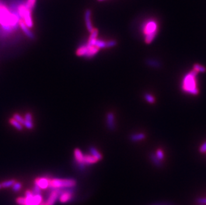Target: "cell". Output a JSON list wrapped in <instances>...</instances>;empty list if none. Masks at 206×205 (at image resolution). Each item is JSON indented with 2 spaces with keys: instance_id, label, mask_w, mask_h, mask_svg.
I'll list each match as a JSON object with an SVG mask.
<instances>
[{
  "instance_id": "obj_1",
  "label": "cell",
  "mask_w": 206,
  "mask_h": 205,
  "mask_svg": "<svg viewBox=\"0 0 206 205\" xmlns=\"http://www.w3.org/2000/svg\"><path fill=\"white\" fill-rule=\"evenodd\" d=\"M198 73L194 69L188 73L184 76L182 81L181 89L188 94L196 95L199 93V89L197 87V75Z\"/></svg>"
},
{
  "instance_id": "obj_2",
  "label": "cell",
  "mask_w": 206,
  "mask_h": 205,
  "mask_svg": "<svg viewBox=\"0 0 206 205\" xmlns=\"http://www.w3.org/2000/svg\"><path fill=\"white\" fill-rule=\"evenodd\" d=\"M142 32L145 36V42L151 43L158 33V23L155 20H148L143 24Z\"/></svg>"
},
{
  "instance_id": "obj_3",
  "label": "cell",
  "mask_w": 206,
  "mask_h": 205,
  "mask_svg": "<svg viewBox=\"0 0 206 205\" xmlns=\"http://www.w3.org/2000/svg\"><path fill=\"white\" fill-rule=\"evenodd\" d=\"M77 182L73 179H53L50 180L49 188L54 189H72L76 186Z\"/></svg>"
},
{
  "instance_id": "obj_4",
  "label": "cell",
  "mask_w": 206,
  "mask_h": 205,
  "mask_svg": "<svg viewBox=\"0 0 206 205\" xmlns=\"http://www.w3.org/2000/svg\"><path fill=\"white\" fill-rule=\"evenodd\" d=\"M100 49L95 46H89L88 43L79 47L76 51V55L79 57L92 58L98 53Z\"/></svg>"
},
{
  "instance_id": "obj_5",
  "label": "cell",
  "mask_w": 206,
  "mask_h": 205,
  "mask_svg": "<svg viewBox=\"0 0 206 205\" xmlns=\"http://www.w3.org/2000/svg\"><path fill=\"white\" fill-rule=\"evenodd\" d=\"M25 198V205H39L43 202V198L41 194H34L31 190L26 191Z\"/></svg>"
},
{
  "instance_id": "obj_6",
  "label": "cell",
  "mask_w": 206,
  "mask_h": 205,
  "mask_svg": "<svg viewBox=\"0 0 206 205\" xmlns=\"http://www.w3.org/2000/svg\"><path fill=\"white\" fill-rule=\"evenodd\" d=\"M19 13L21 16L23 18V22L25 23L26 25L29 27V28H31L33 26L32 18H31V11L29 9L26 8V7H22L19 9Z\"/></svg>"
},
{
  "instance_id": "obj_7",
  "label": "cell",
  "mask_w": 206,
  "mask_h": 205,
  "mask_svg": "<svg viewBox=\"0 0 206 205\" xmlns=\"http://www.w3.org/2000/svg\"><path fill=\"white\" fill-rule=\"evenodd\" d=\"M72 189H65L61 190L59 196V200L60 201V203H67L73 199V196H74V190Z\"/></svg>"
},
{
  "instance_id": "obj_8",
  "label": "cell",
  "mask_w": 206,
  "mask_h": 205,
  "mask_svg": "<svg viewBox=\"0 0 206 205\" xmlns=\"http://www.w3.org/2000/svg\"><path fill=\"white\" fill-rule=\"evenodd\" d=\"M60 189H54L51 191L47 198L46 202H45V205H54L56 201L59 199V194H60Z\"/></svg>"
},
{
  "instance_id": "obj_9",
  "label": "cell",
  "mask_w": 206,
  "mask_h": 205,
  "mask_svg": "<svg viewBox=\"0 0 206 205\" xmlns=\"http://www.w3.org/2000/svg\"><path fill=\"white\" fill-rule=\"evenodd\" d=\"M50 180L46 177H40V178H37L35 180V185L41 190V189H46L49 188V185H50Z\"/></svg>"
},
{
  "instance_id": "obj_10",
  "label": "cell",
  "mask_w": 206,
  "mask_h": 205,
  "mask_svg": "<svg viewBox=\"0 0 206 205\" xmlns=\"http://www.w3.org/2000/svg\"><path fill=\"white\" fill-rule=\"evenodd\" d=\"M74 153L76 162L78 163L80 168L82 169H83L86 165L84 164V162H83V154L82 153V151L78 148H76L75 149Z\"/></svg>"
},
{
  "instance_id": "obj_11",
  "label": "cell",
  "mask_w": 206,
  "mask_h": 205,
  "mask_svg": "<svg viewBox=\"0 0 206 205\" xmlns=\"http://www.w3.org/2000/svg\"><path fill=\"white\" fill-rule=\"evenodd\" d=\"M107 127L110 130H114L116 128V121H115L114 114L111 112L108 113L106 115Z\"/></svg>"
},
{
  "instance_id": "obj_12",
  "label": "cell",
  "mask_w": 206,
  "mask_h": 205,
  "mask_svg": "<svg viewBox=\"0 0 206 205\" xmlns=\"http://www.w3.org/2000/svg\"><path fill=\"white\" fill-rule=\"evenodd\" d=\"M91 15H92V12L90 9H86L85 12V22L86 26L87 27V29L88 30L89 32H92L93 30V27L92 23V20H91Z\"/></svg>"
},
{
  "instance_id": "obj_13",
  "label": "cell",
  "mask_w": 206,
  "mask_h": 205,
  "mask_svg": "<svg viewBox=\"0 0 206 205\" xmlns=\"http://www.w3.org/2000/svg\"><path fill=\"white\" fill-rule=\"evenodd\" d=\"M19 26L21 27V29L23 32V33L26 34V36L29 37L30 39H35V35L33 34V33L31 32V31L29 29V27H27L25 23H24L22 20H21L19 22Z\"/></svg>"
},
{
  "instance_id": "obj_14",
  "label": "cell",
  "mask_w": 206,
  "mask_h": 205,
  "mask_svg": "<svg viewBox=\"0 0 206 205\" xmlns=\"http://www.w3.org/2000/svg\"><path fill=\"white\" fill-rule=\"evenodd\" d=\"M87 43L89 45V46H95L98 49H100V50H101V49L106 48V41H104L101 39H96L92 41H90V42H88V43Z\"/></svg>"
},
{
  "instance_id": "obj_15",
  "label": "cell",
  "mask_w": 206,
  "mask_h": 205,
  "mask_svg": "<svg viewBox=\"0 0 206 205\" xmlns=\"http://www.w3.org/2000/svg\"><path fill=\"white\" fill-rule=\"evenodd\" d=\"M97 161V160L93 157L91 155H83V162L85 165H92L95 164Z\"/></svg>"
},
{
  "instance_id": "obj_16",
  "label": "cell",
  "mask_w": 206,
  "mask_h": 205,
  "mask_svg": "<svg viewBox=\"0 0 206 205\" xmlns=\"http://www.w3.org/2000/svg\"><path fill=\"white\" fill-rule=\"evenodd\" d=\"M89 152H90V155H92L93 157H95L97 161H100V160L102 159V155L100 153V152L97 151V149L93 147H89Z\"/></svg>"
},
{
  "instance_id": "obj_17",
  "label": "cell",
  "mask_w": 206,
  "mask_h": 205,
  "mask_svg": "<svg viewBox=\"0 0 206 205\" xmlns=\"http://www.w3.org/2000/svg\"><path fill=\"white\" fill-rule=\"evenodd\" d=\"M145 138V135L144 133H135L132 134L130 136V140L133 142H138L139 141L144 140Z\"/></svg>"
},
{
  "instance_id": "obj_18",
  "label": "cell",
  "mask_w": 206,
  "mask_h": 205,
  "mask_svg": "<svg viewBox=\"0 0 206 205\" xmlns=\"http://www.w3.org/2000/svg\"><path fill=\"white\" fill-rule=\"evenodd\" d=\"M9 123L12 125L13 127H14L18 131H22L23 128V125L19 123L18 121H17L16 119H13V118H12V119H9Z\"/></svg>"
},
{
  "instance_id": "obj_19",
  "label": "cell",
  "mask_w": 206,
  "mask_h": 205,
  "mask_svg": "<svg viewBox=\"0 0 206 205\" xmlns=\"http://www.w3.org/2000/svg\"><path fill=\"white\" fill-rule=\"evenodd\" d=\"M149 157H150V159H151V161L153 162V164H154L155 166L159 167V166H161L162 165V161H160V160L158 157H157V156L155 155V154L150 153Z\"/></svg>"
},
{
  "instance_id": "obj_20",
  "label": "cell",
  "mask_w": 206,
  "mask_h": 205,
  "mask_svg": "<svg viewBox=\"0 0 206 205\" xmlns=\"http://www.w3.org/2000/svg\"><path fill=\"white\" fill-rule=\"evenodd\" d=\"M16 181L15 180L11 179V180H5V181H3L1 185L2 188H9V187L12 186L13 185H14Z\"/></svg>"
},
{
  "instance_id": "obj_21",
  "label": "cell",
  "mask_w": 206,
  "mask_h": 205,
  "mask_svg": "<svg viewBox=\"0 0 206 205\" xmlns=\"http://www.w3.org/2000/svg\"><path fill=\"white\" fill-rule=\"evenodd\" d=\"M146 63H147L149 66H151V67H157L158 68L159 67H160V64L159 62L157 60H148L146 61Z\"/></svg>"
},
{
  "instance_id": "obj_22",
  "label": "cell",
  "mask_w": 206,
  "mask_h": 205,
  "mask_svg": "<svg viewBox=\"0 0 206 205\" xmlns=\"http://www.w3.org/2000/svg\"><path fill=\"white\" fill-rule=\"evenodd\" d=\"M195 71H196L197 73L201 72V73H205L206 71V68L204 67V65H201L200 64H194V69Z\"/></svg>"
},
{
  "instance_id": "obj_23",
  "label": "cell",
  "mask_w": 206,
  "mask_h": 205,
  "mask_svg": "<svg viewBox=\"0 0 206 205\" xmlns=\"http://www.w3.org/2000/svg\"><path fill=\"white\" fill-rule=\"evenodd\" d=\"M36 0H27V3H26V8L29 9L30 11L31 12V10H32L34 8L35 4H36Z\"/></svg>"
},
{
  "instance_id": "obj_24",
  "label": "cell",
  "mask_w": 206,
  "mask_h": 205,
  "mask_svg": "<svg viewBox=\"0 0 206 205\" xmlns=\"http://www.w3.org/2000/svg\"><path fill=\"white\" fill-rule=\"evenodd\" d=\"M97 35H98V30L96 29H93L92 32H91V35H90V37L89 38L88 42H90V41H92L93 40L96 39L97 37Z\"/></svg>"
},
{
  "instance_id": "obj_25",
  "label": "cell",
  "mask_w": 206,
  "mask_h": 205,
  "mask_svg": "<svg viewBox=\"0 0 206 205\" xmlns=\"http://www.w3.org/2000/svg\"><path fill=\"white\" fill-rule=\"evenodd\" d=\"M144 98L149 103L152 104V103H155L154 97L151 94H149V93H145V94L144 95Z\"/></svg>"
},
{
  "instance_id": "obj_26",
  "label": "cell",
  "mask_w": 206,
  "mask_h": 205,
  "mask_svg": "<svg viewBox=\"0 0 206 205\" xmlns=\"http://www.w3.org/2000/svg\"><path fill=\"white\" fill-rule=\"evenodd\" d=\"M13 118L14 119H16L17 121H18L19 123H20L22 125H24V123H25V119H24V118H23L22 116L20 115V114H17V113H15L13 114Z\"/></svg>"
},
{
  "instance_id": "obj_27",
  "label": "cell",
  "mask_w": 206,
  "mask_h": 205,
  "mask_svg": "<svg viewBox=\"0 0 206 205\" xmlns=\"http://www.w3.org/2000/svg\"><path fill=\"white\" fill-rule=\"evenodd\" d=\"M155 155L161 161H162L163 159H164V153H163V151L161 150V149H158V150H157Z\"/></svg>"
},
{
  "instance_id": "obj_28",
  "label": "cell",
  "mask_w": 206,
  "mask_h": 205,
  "mask_svg": "<svg viewBox=\"0 0 206 205\" xmlns=\"http://www.w3.org/2000/svg\"><path fill=\"white\" fill-rule=\"evenodd\" d=\"M21 189H22V185L18 182H16L14 185L12 186V189L13 191H15V192H18Z\"/></svg>"
},
{
  "instance_id": "obj_29",
  "label": "cell",
  "mask_w": 206,
  "mask_h": 205,
  "mask_svg": "<svg viewBox=\"0 0 206 205\" xmlns=\"http://www.w3.org/2000/svg\"><path fill=\"white\" fill-rule=\"evenodd\" d=\"M117 45V41L114 40H111L106 41V48H110L116 46Z\"/></svg>"
},
{
  "instance_id": "obj_30",
  "label": "cell",
  "mask_w": 206,
  "mask_h": 205,
  "mask_svg": "<svg viewBox=\"0 0 206 205\" xmlns=\"http://www.w3.org/2000/svg\"><path fill=\"white\" fill-rule=\"evenodd\" d=\"M16 203L20 205L26 204V198L25 197H18L16 200Z\"/></svg>"
},
{
  "instance_id": "obj_31",
  "label": "cell",
  "mask_w": 206,
  "mask_h": 205,
  "mask_svg": "<svg viewBox=\"0 0 206 205\" xmlns=\"http://www.w3.org/2000/svg\"><path fill=\"white\" fill-rule=\"evenodd\" d=\"M33 118H32V114L30 113H27L25 115V117H24V119L25 121H33Z\"/></svg>"
},
{
  "instance_id": "obj_32",
  "label": "cell",
  "mask_w": 206,
  "mask_h": 205,
  "mask_svg": "<svg viewBox=\"0 0 206 205\" xmlns=\"http://www.w3.org/2000/svg\"><path fill=\"white\" fill-rule=\"evenodd\" d=\"M196 201L200 204H206V198H198Z\"/></svg>"
},
{
  "instance_id": "obj_33",
  "label": "cell",
  "mask_w": 206,
  "mask_h": 205,
  "mask_svg": "<svg viewBox=\"0 0 206 205\" xmlns=\"http://www.w3.org/2000/svg\"><path fill=\"white\" fill-rule=\"evenodd\" d=\"M200 152H201V153L206 152V141L201 145V147H200Z\"/></svg>"
},
{
  "instance_id": "obj_34",
  "label": "cell",
  "mask_w": 206,
  "mask_h": 205,
  "mask_svg": "<svg viewBox=\"0 0 206 205\" xmlns=\"http://www.w3.org/2000/svg\"><path fill=\"white\" fill-rule=\"evenodd\" d=\"M39 205H45V203H44V202H42L41 203H40Z\"/></svg>"
},
{
  "instance_id": "obj_35",
  "label": "cell",
  "mask_w": 206,
  "mask_h": 205,
  "mask_svg": "<svg viewBox=\"0 0 206 205\" xmlns=\"http://www.w3.org/2000/svg\"><path fill=\"white\" fill-rule=\"evenodd\" d=\"M97 1H98V2H103V1H105V0H97Z\"/></svg>"
},
{
  "instance_id": "obj_36",
  "label": "cell",
  "mask_w": 206,
  "mask_h": 205,
  "mask_svg": "<svg viewBox=\"0 0 206 205\" xmlns=\"http://www.w3.org/2000/svg\"><path fill=\"white\" fill-rule=\"evenodd\" d=\"M1 188H2V185H1V184H0V189H1Z\"/></svg>"
},
{
  "instance_id": "obj_37",
  "label": "cell",
  "mask_w": 206,
  "mask_h": 205,
  "mask_svg": "<svg viewBox=\"0 0 206 205\" xmlns=\"http://www.w3.org/2000/svg\"><path fill=\"white\" fill-rule=\"evenodd\" d=\"M200 205H204V204H200Z\"/></svg>"
}]
</instances>
